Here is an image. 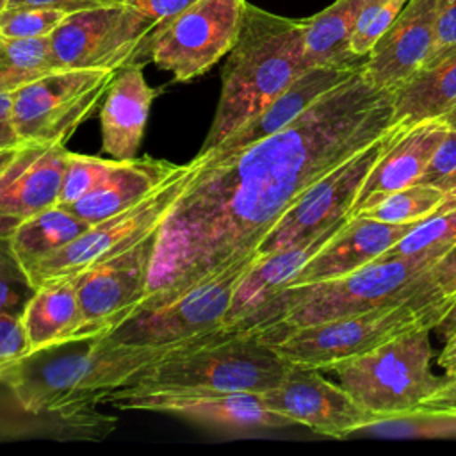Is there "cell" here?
<instances>
[{
  "label": "cell",
  "instance_id": "cell-1",
  "mask_svg": "<svg viewBox=\"0 0 456 456\" xmlns=\"http://www.w3.org/2000/svg\"><path fill=\"white\" fill-rule=\"evenodd\" d=\"M392 114V91L376 89L360 68L276 134L226 153H196L201 164L155 233L144 297L130 315L255 264L285 210L383 135Z\"/></svg>",
  "mask_w": 456,
  "mask_h": 456
},
{
  "label": "cell",
  "instance_id": "cell-2",
  "mask_svg": "<svg viewBox=\"0 0 456 456\" xmlns=\"http://www.w3.org/2000/svg\"><path fill=\"white\" fill-rule=\"evenodd\" d=\"M444 253L428 249L406 258H378L340 278L283 287L232 331H253L271 340L296 328L403 303L438 287L431 269Z\"/></svg>",
  "mask_w": 456,
  "mask_h": 456
},
{
  "label": "cell",
  "instance_id": "cell-3",
  "mask_svg": "<svg viewBox=\"0 0 456 456\" xmlns=\"http://www.w3.org/2000/svg\"><path fill=\"white\" fill-rule=\"evenodd\" d=\"M224 331L166 346L114 344L102 337L87 340L82 349L69 354L43 362L25 358L2 374L0 381L28 413H71L103 403L110 392L153 363L217 338Z\"/></svg>",
  "mask_w": 456,
  "mask_h": 456
},
{
  "label": "cell",
  "instance_id": "cell-4",
  "mask_svg": "<svg viewBox=\"0 0 456 456\" xmlns=\"http://www.w3.org/2000/svg\"><path fill=\"white\" fill-rule=\"evenodd\" d=\"M310 66L303 20L246 5L239 37L221 69V93L200 155L216 151Z\"/></svg>",
  "mask_w": 456,
  "mask_h": 456
},
{
  "label": "cell",
  "instance_id": "cell-5",
  "mask_svg": "<svg viewBox=\"0 0 456 456\" xmlns=\"http://www.w3.org/2000/svg\"><path fill=\"white\" fill-rule=\"evenodd\" d=\"M289 367L290 363L256 333L226 330L217 338L153 363L110 392L103 403L116 408L139 397L264 394L283 379Z\"/></svg>",
  "mask_w": 456,
  "mask_h": 456
},
{
  "label": "cell",
  "instance_id": "cell-6",
  "mask_svg": "<svg viewBox=\"0 0 456 456\" xmlns=\"http://www.w3.org/2000/svg\"><path fill=\"white\" fill-rule=\"evenodd\" d=\"M454 301L456 296L431 287L403 303L296 328L265 342L289 363L324 370L338 360L363 354L410 331L436 328Z\"/></svg>",
  "mask_w": 456,
  "mask_h": 456
},
{
  "label": "cell",
  "instance_id": "cell-7",
  "mask_svg": "<svg viewBox=\"0 0 456 456\" xmlns=\"http://www.w3.org/2000/svg\"><path fill=\"white\" fill-rule=\"evenodd\" d=\"M431 330L410 331L372 351L338 360L324 370L381 420L417 411L445 383V378L431 372Z\"/></svg>",
  "mask_w": 456,
  "mask_h": 456
},
{
  "label": "cell",
  "instance_id": "cell-8",
  "mask_svg": "<svg viewBox=\"0 0 456 456\" xmlns=\"http://www.w3.org/2000/svg\"><path fill=\"white\" fill-rule=\"evenodd\" d=\"M200 164L201 157L196 155L134 207L93 223L66 246L28 264L25 274L30 285L36 289L45 281L75 278L87 267L155 235Z\"/></svg>",
  "mask_w": 456,
  "mask_h": 456
},
{
  "label": "cell",
  "instance_id": "cell-9",
  "mask_svg": "<svg viewBox=\"0 0 456 456\" xmlns=\"http://www.w3.org/2000/svg\"><path fill=\"white\" fill-rule=\"evenodd\" d=\"M246 0H198L159 23L146 41V59L169 71L175 82H191L212 69L235 45Z\"/></svg>",
  "mask_w": 456,
  "mask_h": 456
},
{
  "label": "cell",
  "instance_id": "cell-10",
  "mask_svg": "<svg viewBox=\"0 0 456 456\" xmlns=\"http://www.w3.org/2000/svg\"><path fill=\"white\" fill-rule=\"evenodd\" d=\"M116 71L52 69L14 91L11 123L23 142L66 144L103 100Z\"/></svg>",
  "mask_w": 456,
  "mask_h": 456
},
{
  "label": "cell",
  "instance_id": "cell-11",
  "mask_svg": "<svg viewBox=\"0 0 456 456\" xmlns=\"http://www.w3.org/2000/svg\"><path fill=\"white\" fill-rule=\"evenodd\" d=\"M155 23L130 4H116L66 14L50 34L57 69H112L146 59V41Z\"/></svg>",
  "mask_w": 456,
  "mask_h": 456
},
{
  "label": "cell",
  "instance_id": "cell-12",
  "mask_svg": "<svg viewBox=\"0 0 456 456\" xmlns=\"http://www.w3.org/2000/svg\"><path fill=\"white\" fill-rule=\"evenodd\" d=\"M403 128L404 125H390L383 135L310 185L264 237L256 256L303 244L337 219L349 216L367 173Z\"/></svg>",
  "mask_w": 456,
  "mask_h": 456
},
{
  "label": "cell",
  "instance_id": "cell-13",
  "mask_svg": "<svg viewBox=\"0 0 456 456\" xmlns=\"http://www.w3.org/2000/svg\"><path fill=\"white\" fill-rule=\"evenodd\" d=\"M251 267L253 264L228 269L167 305L134 314L105 338L114 344L166 346L217 333L224 330L235 287Z\"/></svg>",
  "mask_w": 456,
  "mask_h": 456
},
{
  "label": "cell",
  "instance_id": "cell-14",
  "mask_svg": "<svg viewBox=\"0 0 456 456\" xmlns=\"http://www.w3.org/2000/svg\"><path fill=\"white\" fill-rule=\"evenodd\" d=\"M155 235L75 276L80 326L73 344L102 338L130 317L144 297Z\"/></svg>",
  "mask_w": 456,
  "mask_h": 456
},
{
  "label": "cell",
  "instance_id": "cell-15",
  "mask_svg": "<svg viewBox=\"0 0 456 456\" xmlns=\"http://www.w3.org/2000/svg\"><path fill=\"white\" fill-rule=\"evenodd\" d=\"M265 404L292 424L326 436H347L378 420L340 385L331 383L321 369L290 363L283 379L262 394Z\"/></svg>",
  "mask_w": 456,
  "mask_h": 456
},
{
  "label": "cell",
  "instance_id": "cell-16",
  "mask_svg": "<svg viewBox=\"0 0 456 456\" xmlns=\"http://www.w3.org/2000/svg\"><path fill=\"white\" fill-rule=\"evenodd\" d=\"M66 144L23 142L12 160L0 171V226H12L59 203Z\"/></svg>",
  "mask_w": 456,
  "mask_h": 456
},
{
  "label": "cell",
  "instance_id": "cell-17",
  "mask_svg": "<svg viewBox=\"0 0 456 456\" xmlns=\"http://www.w3.org/2000/svg\"><path fill=\"white\" fill-rule=\"evenodd\" d=\"M436 0H408L362 64L363 77L394 91L428 61L435 39Z\"/></svg>",
  "mask_w": 456,
  "mask_h": 456
},
{
  "label": "cell",
  "instance_id": "cell-18",
  "mask_svg": "<svg viewBox=\"0 0 456 456\" xmlns=\"http://www.w3.org/2000/svg\"><path fill=\"white\" fill-rule=\"evenodd\" d=\"M413 223H385L365 216H349L347 223L289 280L285 287L346 276L374 260L403 239Z\"/></svg>",
  "mask_w": 456,
  "mask_h": 456
},
{
  "label": "cell",
  "instance_id": "cell-19",
  "mask_svg": "<svg viewBox=\"0 0 456 456\" xmlns=\"http://www.w3.org/2000/svg\"><path fill=\"white\" fill-rule=\"evenodd\" d=\"M449 128L444 118L404 126L367 173L349 216H356L385 194L417 183Z\"/></svg>",
  "mask_w": 456,
  "mask_h": 456
},
{
  "label": "cell",
  "instance_id": "cell-20",
  "mask_svg": "<svg viewBox=\"0 0 456 456\" xmlns=\"http://www.w3.org/2000/svg\"><path fill=\"white\" fill-rule=\"evenodd\" d=\"M118 410L159 411L219 428L249 431L264 428H285L292 422L273 411L262 394L224 392L185 397H139L116 406Z\"/></svg>",
  "mask_w": 456,
  "mask_h": 456
},
{
  "label": "cell",
  "instance_id": "cell-21",
  "mask_svg": "<svg viewBox=\"0 0 456 456\" xmlns=\"http://www.w3.org/2000/svg\"><path fill=\"white\" fill-rule=\"evenodd\" d=\"M142 62L119 68L102 100V151L118 160L134 159L142 142L151 103L159 94L142 73Z\"/></svg>",
  "mask_w": 456,
  "mask_h": 456
},
{
  "label": "cell",
  "instance_id": "cell-22",
  "mask_svg": "<svg viewBox=\"0 0 456 456\" xmlns=\"http://www.w3.org/2000/svg\"><path fill=\"white\" fill-rule=\"evenodd\" d=\"M362 64H326L308 68L280 96H276L264 110H260L233 135H230L212 153L233 151L276 134L292 123L299 114H303L322 94L353 77L362 68Z\"/></svg>",
  "mask_w": 456,
  "mask_h": 456
},
{
  "label": "cell",
  "instance_id": "cell-23",
  "mask_svg": "<svg viewBox=\"0 0 456 456\" xmlns=\"http://www.w3.org/2000/svg\"><path fill=\"white\" fill-rule=\"evenodd\" d=\"M347 219L349 216L337 219L321 233H317L315 237H312L303 244L258 258L235 287L232 305L223 328L224 330L235 328L269 296L283 289L289 283V280L347 223Z\"/></svg>",
  "mask_w": 456,
  "mask_h": 456
},
{
  "label": "cell",
  "instance_id": "cell-24",
  "mask_svg": "<svg viewBox=\"0 0 456 456\" xmlns=\"http://www.w3.org/2000/svg\"><path fill=\"white\" fill-rule=\"evenodd\" d=\"M28 340V356L73 344L80 326V303L75 278L37 285L20 314Z\"/></svg>",
  "mask_w": 456,
  "mask_h": 456
},
{
  "label": "cell",
  "instance_id": "cell-25",
  "mask_svg": "<svg viewBox=\"0 0 456 456\" xmlns=\"http://www.w3.org/2000/svg\"><path fill=\"white\" fill-rule=\"evenodd\" d=\"M180 167L182 164L153 157L121 160L116 173L102 187L91 191L68 207L75 216L89 224L103 221L139 203Z\"/></svg>",
  "mask_w": 456,
  "mask_h": 456
},
{
  "label": "cell",
  "instance_id": "cell-26",
  "mask_svg": "<svg viewBox=\"0 0 456 456\" xmlns=\"http://www.w3.org/2000/svg\"><path fill=\"white\" fill-rule=\"evenodd\" d=\"M390 125L444 118L456 105V46L424 62L406 82L392 91Z\"/></svg>",
  "mask_w": 456,
  "mask_h": 456
},
{
  "label": "cell",
  "instance_id": "cell-27",
  "mask_svg": "<svg viewBox=\"0 0 456 456\" xmlns=\"http://www.w3.org/2000/svg\"><path fill=\"white\" fill-rule=\"evenodd\" d=\"M363 0H335L321 12L303 20V46L308 66L362 64L354 57L349 41Z\"/></svg>",
  "mask_w": 456,
  "mask_h": 456
},
{
  "label": "cell",
  "instance_id": "cell-28",
  "mask_svg": "<svg viewBox=\"0 0 456 456\" xmlns=\"http://www.w3.org/2000/svg\"><path fill=\"white\" fill-rule=\"evenodd\" d=\"M91 224L66 205H53L18 221L11 230L12 249L25 267L78 237Z\"/></svg>",
  "mask_w": 456,
  "mask_h": 456
},
{
  "label": "cell",
  "instance_id": "cell-29",
  "mask_svg": "<svg viewBox=\"0 0 456 456\" xmlns=\"http://www.w3.org/2000/svg\"><path fill=\"white\" fill-rule=\"evenodd\" d=\"M52 69L57 68L52 61L50 36L16 39L0 34V93L16 91Z\"/></svg>",
  "mask_w": 456,
  "mask_h": 456
},
{
  "label": "cell",
  "instance_id": "cell-30",
  "mask_svg": "<svg viewBox=\"0 0 456 456\" xmlns=\"http://www.w3.org/2000/svg\"><path fill=\"white\" fill-rule=\"evenodd\" d=\"M447 192L438 187L426 183H411L408 187L385 194L356 216H365L385 223L422 221L438 210Z\"/></svg>",
  "mask_w": 456,
  "mask_h": 456
},
{
  "label": "cell",
  "instance_id": "cell-31",
  "mask_svg": "<svg viewBox=\"0 0 456 456\" xmlns=\"http://www.w3.org/2000/svg\"><path fill=\"white\" fill-rule=\"evenodd\" d=\"M456 244V208L436 212L415 224L379 258H406L428 249H451Z\"/></svg>",
  "mask_w": 456,
  "mask_h": 456
},
{
  "label": "cell",
  "instance_id": "cell-32",
  "mask_svg": "<svg viewBox=\"0 0 456 456\" xmlns=\"http://www.w3.org/2000/svg\"><path fill=\"white\" fill-rule=\"evenodd\" d=\"M118 159H102L68 151L66 169L57 205H71L91 191L102 187L119 167Z\"/></svg>",
  "mask_w": 456,
  "mask_h": 456
},
{
  "label": "cell",
  "instance_id": "cell-33",
  "mask_svg": "<svg viewBox=\"0 0 456 456\" xmlns=\"http://www.w3.org/2000/svg\"><path fill=\"white\" fill-rule=\"evenodd\" d=\"M68 12L52 7L7 5L0 12V34L16 39L48 37Z\"/></svg>",
  "mask_w": 456,
  "mask_h": 456
},
{
  "label": "cell",
  "instance_id": "cell-34",
  "mask_svg": "<svg viewBox=\"0 0 456 456\" xmlns=\"http://www.w3.org/2000/svg\"><path fill=\"white\" fill-rule=\"evenodd\" d=\"M32 292L34 287L12 249L11 230L0 226V312L21 314Z\"/></svg>",
  "mask_w": 456,
  "mask_h": 456
},
{
  "label": "cell",
  "instance_id": "cell-35",
  "mask_svg": "<svg viewBox=\"0 0 456 456\" xmlns=\"http://www.w3.org/2000/svg\"><path fill=\"white\" fill-rule=\"evenodd\" d=\"M417 183L433 185L445 192L456 187V128H449Z\"/></svg>",
  "mask_w": 456,
  "mask_h": 456
},
{
  "label": "cell",
  "instance_id": "cell-36",
  "mask_svg": "<svg viewBox=\"0 0 456 456\" xmlns=\"http://www.w3.org/2000/svg\"><path fill=\"white\" fill-rule=\"evenodd\" d=\"M28 358V340L20 314L0 312V378Z\"/></svg>",
  "mask_w": 456,
  "mask_h": 456
},
{
  "label": "cell",
  "instance_id": "cell-37",
  "mask_svg": "<svg viewBox=\"0 0 456 456\" xmlns=\"http://www.w3.org/2000/svg\"><path fill=\"white\" fill-rule=\"evenodd\" d=\"M406 2L408 0H387L383 4V7L379 9V12L376 14V18L370 21V25L363 30V34L349 43L351 53L354 57L365 59L369 55V52L372 50V46L379 41V37L394 23V20L397 18V14L401 12V9L404 7Z\"/></svg>",
  "mask_w": 456,
  "mask_h": 456
},
{
  "label": "cell",
  "instance_id": "cell-38",
  "mask_svg": "<svg viewBox=\"0 0 456 456\" xmlns=\"http://www.w3.org/2000/svg\"><path fill=\"white\" fill-rule=\"evenodd\" d=\"M454 46H456V0H436L435 39H433V50L428 61L433 57H438L440 53Z\"/></svg>",
  "mask_w": 456,
  "mask_h": 456
},
{
  "label": "cell",
  "instance_id": "cell-39",
  "mask_svg": "<svg viewBox=\"0 0 456 456\" xmlns=\"http://www.w3.org/2000/svg\"><path fill=\"white\" fill-rule=\"evenodd\" d=\"M194 2H198V0H128L126 4H130L139 12L148 16L157 27L159 23H162V21L173 18L175 14L182 12L183 9L191 7Z\"/></svg>",
  "mask_w": 456,
  "mask_h": 456
},
{
  "label": "cell",
  "instance_id": "cell-40",
  "mask_svg": "<svg viewBox=\"0 0 456 456\" xmlns=\"http://www.w3.org/2000/svg\"><path fill=\"white\" fill-rule=\"evenodd\" d=\"M419 411L445 413L456 417V376H445V383L419 406Z\"/></svg>",
  "mask_w": 456,
  "mask_h": 456
},
{
  "label": "cell",
  "instance_id": "cell-41",
  "mask_svg": "<svg viewBox=\"0 0 456 456\" xmlns=\"http://www.w3.org/2000/svg\"><path fill=\"white\" fill-rule=\"evenodd\" d=\"M128 0H9V5H36V7H52L61 9L68 14L86 9H96L105 5L125 4Z\"/></svg>",
  "mask_w": 456,
  "mask_h": 456
},
{
  "label": "cell",
  "instance_id": "cell-42",
  "mask_svg": "<svg viewBox=\"0 0 456 456\" xmlns=\"http://www.w3.org/2000/svg\"><path fill=\"white\" fill-rule=\"evenodd\" d=\"M433 278L445 296H456V244L433 265Z\"/></svg>",
  "mask_w": 456,
  "mask_h": 456
},
{
  "label": "cell",
  "instance_id": "cell-43",
  "mask_svg": "<svg viewBox=\"0 0 456 456\" xmlns=\"http://www.w3.org/2000/svg\"><path fill=\"white\" fill-rule=\"evenodd\" d=\"M438 365L444 367L445 376H456V333L445 338V346L438 356Z\"/></svg>",
  "mask_w": 456,
  "mask_h": 456
},
{
  "label": "cell",
  "instance_id": "cell-44",
  "mask_svg": "<svg viewBox=\"0 0 456 456\" xmlns=\"http://www.w3.org/2000/svg\"><path fill=\"white\" fill-rule=\"evenodd\" d=\"M23 141H20L14 126L11 121H0V150L2 148H11V146H18Z\"/></svg>",
  "mask_w": 456,
  "mask_h": 456
},
{
  "label": "cell",
  "instance_id": "cell-45",
  "mask_svg": "<svg viewBox=\"0 0 456 456\" xmlns=\"http://www.w3.org/2000/svg\"><path fill=\"white\" fill-rule=\"evenodd\" d=\"M436 328L440 330V333H442L445 338L456 333V301H454V305L451 306V310L445 314V317L438 322Z\"/></svg>",
  "mask_w": 456,
  "mask_h": 456
},
{
  "label": "cell",
  "instance_id": "cell-46",
  "mask_svg": "<svg viewBox=\"0 0 456 456\" xmlns=\"http://www.w3.org/2000/svg\"><path fill=\"white\" fill-rule=\"evenodd\" d=\"M14 103V91L0 93V121H11Z\"/></svg>",
  "mask_w": 456,
  "mask_h": 456
},
{
  "label": "cell",
  "instance_id": "cell-47",
  "mask_svg": "<svg viewBox=\"0 0 456 456\" xmlns=\"http://www.w3.org/2000/svg\"><path fill=\"white\" fill-rule=\"evenodd\" d=\"M21 144H23V142H21ZM21 144L11 146V148H2V150H0V171L12 160V157L16 155V151H18V148H20Z\"/></svg>",
  "mask_w": 456,
  "mask_h": 456
},
{
  "label": "cell",
  "instance_id": "cell-48",
  "mask_svg": "<svg viewBox=\"0 0 456 456\" xmlns=\"http://www.w3.org/2000/svg\"><path fill=\"white\" fill-rule=\"evenodd\" d=\"M451 208H456V187L447 192L444 203L438 207L436 212H447V210H451ZM436 212H435V214H436Z\"/></svg>",
  "mask_w": 456,
  "mask_h": 456
},
{
  "label": "cell",
  "instance_id": "cell-49",
  "mask_svg": "<svg viewBox=\"0 0 456 456\" xmlns=\"http://www.w3.org/2000/svg\"><path fill=\"white\" fill-rule=\"evenodd\" d=\"M444 119L447 121V125H449L451 128H456V105L444 116Z\"/></svg>",
  "mask_w": 456,
  "mask_h": 456
},
{
  "label": "cell",
  "instance_id": "cell-50",
  "mask_svg": "<svg viewBox=\"0 0 456 456\" xmlns=\"http://www.w3.org/2000/svg\"><path fill=\"white\" fill-rule=\"evenodd\" d=\"M9 5V0H0V12Z\"/></svg>",
  "mask_w": 456,
  "mask_h": 456
}]
</instances>
